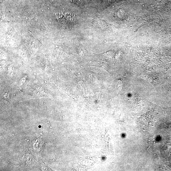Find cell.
Returning <instances> with one entry per match:
<instances>
[{
    "label": "cell",
    "mask_w": 171,
    "mask_h": 171,
    "mask_svg": "<svg viewBox=\"0 0 171 171\" xmlns=\"http://www.w3.org/2000/svg\"><path fill=\"white\" fill-rule=\"evenodd\" d=\"M59 23L62 26L70 27L73 23L74 18L70 14H61L57 18Z\"/></svg>",
    "instance_id": "6da1fadb"
}]
</instances>
